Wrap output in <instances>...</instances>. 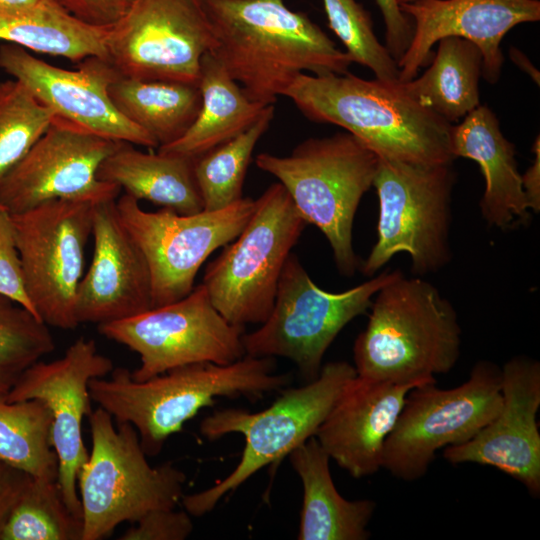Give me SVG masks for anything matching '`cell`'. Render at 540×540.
Returning a JSON list of instances; mask_svg holds the SVG:
<instances>
[{
	"instance_id": "1",
	"label": "cell",
	"mask_w": 540,
	"mask_h": 540,
	"mask_svg": "<svg viewBox=\"0 0 540 540\" xmlns=\"http://www.w3.org/2000/svg\"><path fill=\"white\" fill-rule=\"evenodd\" d=\"M206 11L217 42L212 53L251 100L266 106L304 71L344 74L353 63L283 0H206Z\"/></svg>"
},
{
	"instance_id": "2",
	"label": "cell",
	"mask_w": 540,
	"mask_h": 540,
	"mask_svg": "<svg viewBox=\"0 0 540 540\" xmlns=\"http://www.w3.org/2000/svg\"><path fill=\"white\" fill-rule=\"evenodd\" d=\"M309 120L342 127L380 158L454 163L452 124L419 104L401 82L350 73H301L283 93Z\"/></svg>"
},
{
	"instance_id": "3",
	"label": "cell",
	"mask_w": 540,
	"mask_h": 540,
	"mask_svg": "<svg viewBox=\"0 0 540 540\" xmlns=\"http://www.w3.org/2000/svg\"><path fill=\"white\" fill-rule=\"evenodd\" d=\"M274 371L272 357L250 355L226 365L204 362L181 366L145 381L134 380L127 368L118 367L109 379H92L89 393L116 423L131 424L144 452L153 457L188 420L213 406L216 397L257 398L287 385L289 376Z\"/></svg>"
},
{
	"instance_id": "4",
	"label": "cell",
	"mask_w": 540,
	"mask_h": 540,
	"mask_svg": "<svg viewBox=\"0 0 540 540\" xmlns=\"http://www.w3.org/2000/svg\"><path fill=\"white\" fill-rule=\"evenodd\" d=\"M357 336L358 376L396 384L436 383L460 356L462 330L451 304L430 282L400 272L381 287Z\"/></svg>"
},
{
	"instance_id": "5",
	"label": "cell",
	"mask_w": 540,
	"mask_h": 540,
	"mask_svg": "<svg viewBox=\"0 0 540 540\" xmlns=\"http://www.w3.org/2000/svg\"><path fill=\"white\" fill-rule=\"evenodd\" d=\"M379 160L345 131L306 139L287 156L260 153L255 163L278 179L306 223L324 234L338 271L350 277L361 265L353 248L354 217L373 186Z\"/></svg>"
},
{
	"instance_id": "6",
	"label": "cell",
	"mask_w": 540,
	"mask_h": 540,
	"mask_svg": "<svg viewBox=\"0 0 540 540\" xmlns=\"http://www.w3.org/2000/svg\"><path fill=\"white\" fill-rule=\"evenodd\" d=\"M88 419L92 450L77 476L82 540L103 539L123 522L181 502L186 475L172 462L152 467L131 424L115 426L101 407Z\"/></svg>"
},
{
	"instance_id": "7",
	"label": "cell",
	"mask_w": 540,
	"mask_h": 540,
	"mask_svg": "<svg viewBox=\"0 0 540 540\" xmlns=\"http://www.w3.org/2000/svg\"><path fill=\"white\" fill-rule=\"evenodd\" d=\"M357 375L345 361L329 362L307 384L284 390L266 409L250 413L243 409L216 410L205 417L200 432L213 441L229 433H240L245 446L235 469L216 485L197 493L183 495L184 509L202 516L214 509L219 500L235 490L261 468L284 456L315 436L331 408Z\"/></svg>"
},
{
	"instance_id": "8",
	"label": "cell",
	"mask_w": 540,
	"mask_h": 540,
	"mask_svg": "<svg viewBox=\"0 0 540 540\" xmlns=\"http://www.w3.org/2000/svg\"><path fill=\"white\" fill-rule=\"evenodd\" d=\"M453 163L415 164L380 158L373 181L379 199L377 241L360 269L373 276L396 254L411 258L422 276L450 263Z\"/></svg>"
},
{
	"instance_id": "9",
	"label": "cell",
	"mask_w": 540,
	"mask_h": 540,
	"mask_svg": "<svg viewBox=\"0 0 540 540\" xmlns=\"http://www.w3.org/2000/svg\"><path fill=\"white\" fill-rule=\"evenodd\" d=\"M307 223L279 182L255 200L246 226L205 268L202 284L231 324H261L271 312L278 282Z\"/></svg>"
},
{
	"instance_id": "10",
	"label": "cell",
	"mask_w": 540,
	"mask_h": 540,
	"mask_svg": "<svg viewBox=\"0 0 540 540\" xmlns=\"http://www.w3.org/2000/svg\"><path fill=\"white\" fill-rule=\"evenodd\" d=\"M400 272L387 269L351 289L332 293L317 286L291 252L270 314L258 329L242 335L245 355L287 358L308 382L314 380L339 332L366 312L378 290Z\"/></svg>"
},
{
	"instance_id": "11",
	"label": "cell",
	"mask_w": 540,
	"mask_h": 540,
	"mask_svg": "<svg viewBox=\"0 0 540 540\" xmlns=\"http://www.w3.org/2000/svg\"><path fill=\"white\" fill-rule=\"evenodd\" d=\"M501 403V368L489 360L476 362L457 387H414L386 439L382 468L403 481L422 478L439 450L473 438Z\"/></svg>"
},
{
	"instance_id": "12",
	"label": "cell",
	"mask_w": 540,
	"mask_h": 540,
	"mask_svg": "<svg viewBox=\"0 0 540 540\" xmlns=\"http://www.w3.org/2000/svg\"><path fill=\"white\" fill-rule=\"evenodd\" d=\"M115 202L121 222L147 261L152 308L188 295L202 264L240 234L255 209V200L250 197L221 210L189 215L169 208L145 211L126 193Z\"/></svg>"
},
{
	"instance_id": "13",
	"label": "cell",
	"mask_w": 540,
	"mask_h": 540,
	"mask_svg": "<svg viewBox=\"0 0 540 540\" xmlns=\"http://www.w3.org/2000/svg\"><path fill=\"white\" fill-rule=\"evenodd\" d=\"M92 204L55 199L11 214L25 290L46 325L70 330L79 323L76 295L92 234Z\"/></svg>"
},
{
	"instance_id": "14",
	"label": "cell",
	"mask_w": 540,
	"mask_h": 540,
	"mask_svg": "<svg viewBox=\"0 0 540 540\" xmlns=\"http://www.w3.org/2000/svg\"><path fill=\"white\" fill-rule=\"evenodd\" d=\"M98 329L139 355L140 365L131 372L136 381L181 366L204 362L226 365L245 356L244 328L218 312L202 283L176 302L100 324Z\"/></svg>"
},
{
	"instance_id": "15",
	"label": "cell",
	"mask_w": 540,
	"mask_h": 540,
	"mask_svg": "<svg viewBox=\"0 0 540 540\" xmlns=\"http://www.w3.org/2000/svg\"><path fill=\"white\" fill-rule=\"evenodd\" d=\"M217 42L206 0H132L109 28V61L122 76L197 84Z\"/></svg>"
},
{
	"instance_id": "16",
	"label": "cell",
	"mask_w": 540,
	"mask_h": 540,
	"mask_svg": "<svg viewBox=\"0 0 540 540\" xmlns=\"http://www.w3.org/2000/svg\"><path fill=\"white\" fill-rule=\"evenodd\" d=\"M119 142L54 116L45 133L0 181V204L17 214L55 199L92 205L116 200L121 188L99 180L97 172Z\"/></svg>"
},
{
	"instance_id": "17",
	"label": "cell",
	"mask_w": 540,
	"mask_h": 540,
	"mask_svg": "<svg viewBox=\"0 0 540 540\" xmlns=\"http://www.w3.org/2000/svg\"><path fill=\"white\" fill-rule=\"evenodd\" d=\"M113 362L98 353L93 339L79 337L64 355L51 362L41 360L27 368L5 395L8 401L39 399L53 417L51 441L58 458V477L64 501L82 519L77 476L89 453L82 438L83 419L91 414L89 382L105 377Z\"/></svg>"
},
{
	"instance_id": "18",
	"label": "cell",
	"mask_w": 540,
	"mask_h": 540,
	"mask_svg": "<svg viewBox=\"0 0 540 540\" xmlns=\"http://www.w3.org/2000/svg\"><path fill=\"white\" fill-rule=\"evenodd\" d=\"M0 69L21 81L55 116L90 133L147 148L154 138L125 118L111 101L109 85L120 75L107 58L91 56L67 70L44 62L27 49L0 45Z\"/></svg>"
},
{
	"instance_id": "19",
	"label": "cell",
	"mask_w": 540,
	"mask_h": 540,
	"mask_svg": "<svg viewBox=\"0 0 540 540\" xmlns=\"http://www.w3.org/2000/svg\"><path fill=\"white\" fill-rule=\"evenodd\" d=\"M502 403L496 416L465 443L444 448L453 465L492 466L540 496V363L526 355L510 358L501 368Z\"/></svg>"
},
{
	"instance_id": "20",
	"label": "cell",
	"mask_w": 540,
	"mask_h": 540,
	"mask_svg": "<svg viewBox=\"0 0 540 540\" xmlns=\"http://www.w3.org/2000/svg\"><path fill=\"white\" fill-rule=\"evenodd\" d=\"M400 8L413 23V36L397 62L399 82L417 77L431 61L433 46L454 36L480 49L482 77L495 84L504 62L500 45L505 35L518 24L540 20L539 0H415Z\"/></svg>"
},
{
	"instance_id": "21",
	"label": "cell",
	"mask_w": 540,
	"mask_h": 540,
	"mask_svg": "<svg viewBox=\"0 0 540 540\" xmlns=\"http://www.w3.org/2000/svg\"><path fill=\"white\" fill-rule=\"evenodd\" d=\"M116 200L92 206L94 251L79 283L75 314L79 324H104L152 308L147 261L119 217Z\"/></svg>"
},
{
	"instance_id": "22",
	"label": "cell",
	"mask_w": 540,
	"mask_h": 540,
	"mask_svg": "<svg viewBox=\"0 0 540 540\" xmlns=\"http://www.w3.org/2000/svg\"><path fill=\"white\" fill-rule=\"evenodd\" d=\"M420 385L376 381L356 375L316 431L315 438L342 469L359 479L382 469L386 439L407 394Z\"/></svg>"
},
{
	"instance_id": "23",
	"label": "cell",
	"mask_w": 540,
	"mask_h": 540,
	"mask_svg": "<svg viewBox=\"0 0 540 540\" xmlns=\"http://www.w3.org/2000/svg\"><path fill=\"white\" fill-rule=\"evenodd\" d=\"M451 151L455 159H471L481 169L485 190L479 206L488 226L505 231L529 223L531 210L515 146L503 135L489 107L479 105L460 124L452 126Z\"/></svg>"
},
{
	"instance_id": "24",
	"label": "cell",
	"mask_w": 540,
	"mask_h": 540,
	"mask_svg": "<svg viewBox=\"0 0 540 540\" xmlns=\"http://www.w3.org/2000/svg\"><path fill=\"white\" fill-rule=\"evenodd\" d=\"M303 486L299 540H367L376 502L347 500L336 489L330 457L313 436L289 453Z\"/></svg>"
},
{
	"instance_id": "25",
	"label": "cell",
	"mask_w": 540,
	"mask_h": 540,
	"mask_svg": "<svg viewBox=\"0 0 540 540\" xmlns=\"http://www.w3.org/2000/svg\"><path fill=\"white\" fill-rule=\"evenodd\" d=\"M194 160L167 153L143 152L120 141L101 163L99 180L116 184L136 200H146L179 214L203 210L194 176Z\"/></svg>"
},
{
	"instance_id": "26",
	"label": "cell",
	"mask_w": 540,
	"mask_h": 540,
	"mask_svg": "<svg viewBox=\"0 0 540 540\" xmlns=\"http://www.w3.org/2000/svg\"><path fill=\"white\" fill-rule=\"evenodd\" d=\"M198 86L201 107L195 121L181 138L158 147V152L195 159L243 133L266 107L244 93L212 52L201 60Z\"/></svg>"
},
{
	"instance_id": "27",
	"label": "cell",
	"mask_w": 540,
	"mask_h": 540,
	"mask_svg": "<svg viewBox=\"0 0 540 540\" xmlns=\"http://www.w3.org/2000/svg\"><path fill=\"white\" fill-rule=\"evenodd\" d=\"M437 43L430 67L401 83L419 104L452 124L480 105L483 57L474 43L460 37H445Z\"/></svg>"
},
{
	"instance_id": "28",
	"label": "cell",
	"mask_w": 540,
	"mask_h": 540,
	"mask_svg": "<svg viewBox=\"0 0 540 540\" xmlns=\"http://www.w3.org/2000/svg\"><path fill=\"white\" fill-rule=\"evenodd\" d=\"M117 110L150 134L158 147L181 138L201 107L197 84L119 75L108 88Z\"/></svg>"
},
{
	"instance_id": "29",
	"label": "cell",
	"mask_w": 540,
	"mask_h": 540,
	"mask_svg": "<svg viewBox=\"0 0 540 540\" xmlns=\"http://www.w3.org/2000/svg\"><path fill=\"white\" fill-rule=\"evenodd\" d=\"M108 31L79 21L50 0L26 11L0 13V41L77 63L91 56L108 59Z\"/></svg>"
},
{
	"instance_id": "30",
	"label": "cell",
	"mask_w": 540,
	"mask_h": 540,
	"mask_svg": "<svg viewBox=\"0 0 540 540\" xmlns=\"http://www.w3.org/2000/svg\"><path fill=\"white\" fill-rule=\"evenodd\" d=\"M52 424V413L43 401H8L0 395V460L31 477L57 479Z\"/></svg>"
},
{
	"instance_id": "31",
	"label": "cell",
	"mask_w": 540,
	"mask_h": 540,
	"mask_svg": "<svg viewBox=\"0 0 540 540\" xmlns=\"http://www.w3.org/2000/svg\"><path fill=\"white\" fill-rule=\"evenodd\" d=\"M273 116L274 105L271 104L243 133L195 158L194 176L203 210H221L242 198L243 183L252 153L269 128Z\"/></svg>"
},
{
	"instance_id": "32",
	"label": "cell",
	"mask_w": 540,
	"mask_h": 540,
	"mask_svg": "<svg viewBox=\"0 0 540 540\" xmlns=\"http://www.w3.org/2000/svg\"><path fill=\"white\" fill-rule=\"evenodd\" d=\"M83 521L66 505L57 479L31 477L0 540H82Z\"/></svg>"
},
{
	"instance_id": "33",
	"label": "cell",
	"mask_w": 540,
	"mask_h": 540,
	"mask_svg": "<svg viewBox=\"0 0 540 540\" xmlns=\"http://www.w3.org/2000/svg\"><path fill=\"white\" fill-rule=\"evenodd\" d=\"M54 349L48 325L0 294V395H6L27 368Z\"/></svg>"
},
{
	"instance_id": "34",
	"label": "cell",
	"mask_w": 540,
	"mask_h": 540,
	"mask_svg": "<svg viewBox=\"0 0 540 540\" xmlns=\"http://www.w3.org/2000/svg\"><path fill=\"white\" fill-rule=\"evenodd\" d=\"M54 114L19 80H0V181L50 126Z\"/></svg>"
},
{
	"instance_id": "35",
	"label": "cell",
	"mask_w": 540,
	"mask_h": 540,
	"mask_svg": "<svg viewBox=\"0 0 540 540\" xmlns=\"http://www.w3.org/2000/svg\"><path fill=\"white\" fill-rule=\"evenodd\" d=\"M330 29L353 62L369 68L379 80L399 82L397 62L377 38L370 13L357 0H323Z\"/></svg>"
},
{
	"instance_id": "36",
	"label": "cell",
	"mask_w": 540,
	"mask_h": 540,
	"mask_svg": "<svg viewBox=\"0 0 540 540\" xmlns=\"http://www.w3.org/2000/svg\"><path fill=\"white\" fill-rule=\"evenodd\" d=\"M0 294L36 316L25 290L12 217L5 209L0 210Z\"/></svg>"
},
{
	"instance_id": "37",
	"label": "cell",
	"mask_w": 540,
	"mask_h": 540,
	"mask_svg": "<svg viewBox=\"0 0 540 540\" xmlns=\"http://www.w3.org/2000/svg\"><path fill=\"white\" fill-rule=\"evenodd\" d=\"M191 515L175 508L154 509L132 523L120 540H184L193 531Z\"/></svg>"
},
{
	"instance_id": "38",
	"label": "cell",
	"mask_w": 540,
	"mask_h": 540,
	"mask_svg": "<svg viewBox=\"0 0 540 540\" xmlns=\"http://www.w3.org/2000/svg\"><path fill=\"white\" fill-rule=\"evenodd\" d=\"M79 21L101 28L115 25L132 0H50Z\"/></svg>"
},
{
	"instance_id": "39",
	"label": "cell",
	"mask_w": 540,
	"mask_h": 540,
	"mask_svg": "<svg viewBox=\"0 0 540 540\" xmlns=\"http://www.w3.org/2000/svg\"><path fill=\"white\" fill-rule=\"evenodd\" d=\"M375 2L385 25V46L393 59L398 62L411 42L413 23L402 12L397 0H375Z\"/></svg>"
},
{
	"instance_id": "40",
	"label": "cell",
	"mask_w": 540,
	"mask_h": 540,
	"mask_svg": "<svg viewBox=\"0 0 540 540\" xmlns=\"http://www.w3.org/2000/svg\"><path fill=\"white\" fill-rule=\"evenodd\" d=\"M31 476L0 460V538L3 528Z\"/></svg>"
},
{
	"instance_id": "41",
	"label": "cell",
	"mask_w": 540,
	"mask_h": 540,
	"mask_svg": "<svg viewBox=\"0 0 540 540\" xmlns=\"http://www.w3.org/2000/svg\"><path fill=\"white\" fill-rule=\"evenodd\" d=\"M532 152L535 154L532 165L521 174L522 185L529 202L530 210L534 213L540 211V140L535 139Z\"/></svg>"
},
{
	"instance_id": "42",
	"label": "cell",
	"mask_w": 540,
	"mask_h": 540,
	"mask_svg": "<svg viewBox=\"0 0 540 540\" xmlns=\"http://www.w3.org/2000/svg\"><path fill=\"white\" fill-rule=\"evenodd\" d=\"M509 57L514 64L525 72L531 79L539 86L540 84V73L539 70L532 64L529 58L516 47L509 48Z\"/></svg>"
},
{
	"instance_id": "43",
	"label": "cell",
	"mask_w": 540,
	"mask_h": 540,
	"mask_svg": "<svg viewBox=\"0 0 540 540\" xmlns=\"http://www.w3.org/2000/svg\"><path fill=\"white\" fill-rule=\"evenodd\" d=\"M43 0H0V13H15L36 7Z\"/></svg>"
},
{
	"instance_id": "44",
	"label": "cell",
	"mask_w": 540,
	"mask_h": 540,
	"mask_svg": "<svg viewBox=\"0 0 540 540\" xmlns=\"http://www.w3.org/2000/svg\"><path fill=\"white\" fill-rule=\"evenodd\" d=\"M397 1H398L399 5H400V4H404V3H410V2H413L415 0H397Z\"/></svg>"
},
{
	"instance_id": "45",
	"label": "cell",
	"mask_w": 540,
	"mask_h": 540,
	"mask_svg": "<svg viewBox=\"0 0 540 540\" xmlns=\"http://www.w3.org/2000/svg\"><path fill=\"white\" fill-rule=\"evenodd\" d=\"M2 209H5V208L0 204V210H2ZM5 210H6V209H5Z\"/></svg>"
}]
</instances>
